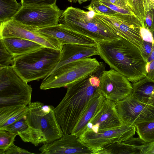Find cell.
Masks as SVG:
<instances>
[{
	"instance_id": "obj_1",
	"label": "cell",
	"mask_w": 154,
	"mask_h": 154,
	"mask_svg": "<svg viewBox=\"0 0 154 154\" xmlns=\"http://www.w3.org/2000/svg\"><path fill=\"white\" fill-rule=\"evenodd\" d=\"M96 42L101 58L130 82L134 83L147 76L146 61L140 49L128 40L121 37Z\"/></svg>"
},
{
	"instance_id": "obj_2",
	"label": "cell",
	"mask_w": 154,
	"mask_h": 154,
	"mask_svg": "<svg viewBox=\"0 0 154 154\" xmlns=\"http://www.w3.org/2000/svg\"><path fill=\"white\" fill-rule=\"evenodd\" d=\"M90 75L68 85L65 95L54 108L64 135L71 134L89 100L99 90L90 82Z\"/></svg>"
},
{
	"instance_id": "obj_3",
	"label": "cell",
	"mask_w": 154,
	"mask_h": 154,
	"mask_svg": "<svg viewBox=\"0 0 154 154\" xmlns=\"http://www.w3.org/2000/svg\"><path fill=\"white\" fill-rule=\"evenodd\" d=\"M59 24L96 42L116 40L121 37L112 26L92 10L85 11L69 7L63 11Z\"/></svg>"
},
{
	"instance_id": "obj_4",
	"label": "cell",
	"mask_w": 154,
	"mask_h": 154,
	"mask_svg": "<svg viewBox=\"0 0 154 154\" xmlns=\"http://www.w3.org/2000/svg\"><path fill=\"white\" fill-rule=\"evenodd\" d=\"M26 119L28 127L22 140L37 146L49 143L63 135L54 111V107L39 101L31 102Z\"/></svg>"
},
{
	"instance_id": "obj_5",
	"label": "cell",
	"mask_w": 154,
	"mask_h": 154,
	"mask_svg": "<svg viewBox=\"0 0 154 154\" xmlns=\"http://www.w3.org/2000/svg\"><path fill=\"white\" fill-rule=\"evenodd\" d=\"M61 51L43 47L14 57L13 66L27 82L45 78L58 63Z\"/></svg>"
},
{
	"instance_id": "obj_6",
	"label": "cell",
	"mask_w": 154,
	"mask_h": 154,
	"mask_svg": "<svg viewBox=\"0 0 154 154\" xmlns=\"http://www.w3.org/2000/svg\"><path fill=\"white\" fill-rule=\"evenodd\" d=\"M32 88L12 66L0 67V107L28 106Z\"/></svg>"
},
{
	"instance_id": "obj_7",
	"label": "cell",
	"mask_w": 154,
	"mask_h": 154,
	"mask_svg": "<svg viewBox=\"0 0 154 154\" xmlns=\"http://www.w3.org/2000/svg\"><path fill=\"white\" fill-rule=\"evenodd\" d=\"M101 62L96 58H86L67 63L44 79L41 90L66 87L68 85L96 72Z\"/></svg>"
},
{
	"instance_id": "obj_8",
	"label": "cell",
	"mask_w": 154,
	"mask_h": 154,
	"mask_svg": "<svg viewBox=\"0 0 154 154\" xmlns=\"http://www.w3.org/2000/svg\"><path fill=\"white\" fill-rule=\"evenodd\" d=\"M135 125L123 123L120 126L95 132L86 129L78 137L79 141L94 154L112 143L125 141L133 137Z\"/></svg>"
},
{
	"instance_id": "obj_9",
	"label": "cell",
	"mask_w": 154,
	"mask_h": 154,
	"mask_svg": "<svg viewBox=\"0 0 154 154\" xmlns=\"http://www.w3.org/2000/svg\"><path fill=\"white\" fill-rule=\"evenodd\" d=\"M63 11L56 5L22 6L13 19L37 29L58 24Z\"/></svg>"
},
{
	"instance_id": "obj_10",
	"label": "cell",
	"mask_w": 154,
	"mask_h": 154,
	"mask_svg": "<svg viewBox=\"0 0 154 154\" xmlns=\"http://www.w3.org/2000/svg\"><path fill=\"white\" fill-rule=\"evenodd\" d=\"M21 38L37 43L44 47L61 51L63 45L56 39L12 19L1 23L0 38Z\"/></svg>"
},
{
	"instance_id": "obj_11",
	"label": "cell",
	"mask_w": 154,
	"mask_h": 154,
	"mask_svg": "<svg viewBox=\"0 0 154 154\" xmlns=\"http://www.w3.org/2000/svg\"><path fill=\"white\" fill-rule=\"evenodd\" d=\"M99 91L105 98L116 102L128 96L132 90V84L114 69L103 71L100 76Z\"/></svg>"
},
{
	"instance_id": "obj_12",
	"label": "cell",
	"mask_w": 154,
	"mask_h": 154,
	"mask_svg": "<svg viewBox=\"0 0 154 154\" xmlns=\"http://www.w3.org/2000/svg\"><path fill=\"white\" fill-rule=\"evenodd\" d=\"M116 103L122 123L135 125L154 120V107L138 101L131 94Z\"/></svg>"
},
{
	"instance_id": "obj_13",
	"label": "cell",
	"mask_w": 154,
	"mask_h": 154,
	"mask_svg": "<svg viewBox=\"0 0 154 154\" xmlns=\"http://www.w3.org/2000/svg\"><path fill=\"white\" fill-rule=\"evenodd\" d=\"M98 14L112 26L121 37L134 45L141 52L143 51V39L141 29L144 26L142 23L131 20L132 15L120 13L115 16Z\"/></svg>"
},
{
	"instance_id": "obj_14",
	"label": "cell",
	"mask_w": 154,
	"mask_h": 154,
	"mask_svg": "<svg viewBox=\"0 0 154 154\" xmlns=\"http://www.w3.org/2000/svg\"><path fill=\"white\" fill-rule=\"evenodd\" d=\"M116 103L105 98L97 111L88 122L85 130L90 129L97 132L122 125L123 123L118 112Z\"/></svg>"
},
{
	"instance_id": "obj_15",
	"label": "cell",
	"mask_w": 154,
	"mask_h": 154,
	"mask_svg": "<svg viewBox=\"0 0 154 154\" xmlns=\"http://www.w3.org/2000/svg\"><path fill=\"white\" fill-rule=\"evenodd\" d=\"M39 150L43 154H93L79 141L78 137L72 134H63L52 142L43 144Z\"/></svg>"
},
{
	"instance_id": "obj_16",
	"label": "cell",
	"mask_w": 154,
	"mask_h": 154,
	"mask_svg": "<svg viewBox=\"0 0 154 154\" xmlns=\"http://www.w3.org/2000/svg\"><path fill=\"white\" fill-rule=\"evenodd\" d=\"M98 54L96 44L64 45H63L61 51L59 60L56 66L49 74L60 67L67 63L80 59L89 58L94 55H98Z\"/></svg>"
},
{
	"instance_id": "obj_17",
	"label": "cell",
	"mask_w": 154,
	"mask_h": 154,
	"mask_svg": "<svg viewBox=\"0 0 154 154\" xmlns=\"http://www.w3.org/2000/svg\"><path fill=\"white\" fill-rule=\"evenodd\" d=\"M37 30L56 39L63 45L66 44H96L95 41L92 38L65 28L59 24L37 29Z\"/></svg>"
},
{
	"instance_id": "obj_18",
	"label": "cell",
	"mask_w": 154,
	"mask_h": 154,
	"mask_svg": "<svg viewBox=\"0 0 154 154\" xmlns=\"http://www.w3.org/2000/svg\"><path fill=\"white\" fill-rule=\"evenodd\" d=\"M105 98L100 92L99 88L89 100L72 134L79 137L85 130L88 122L97 111Z\"/></svg>"
},
{
	"instance_id": "obj_19",
	"label": "cell",
	"mask_w": 154,
	"mask_h": 154,
	"mask_svg": "<svg viewBox=\"0 0 154 154\" xmlns=\"http://www.w3.org/2000/svg\"><path fill=\"white\" fill-rule=\"evenodd\" d=\"M145 143L139 137H132L122 142L108 145L97 154H141L142 147Z\"/></svg>"
},
{
	"instance_id": "obj_20",
	"label": "cell",
	"mask_w": 154,
	"mask_h": 154,
	"mask_svg": "<svg viewBox=\"0 0 154 154\" xmlns=\"http://www.w3.org/2000/svg\"><path fill=\"white\" fill-rule=\"evenodd\" d=\"M7 50L14 57L23 55L43 47L36 42L14 37L0 38Z\"/></svg>"
},
{
	"instance_id": "obj_21",
	"label": "cell",
	"mask_w": 154,
	"mask_h": 154,
	"mask_svg": "<svg viewBox=\"0 0 154 154\" xmlns=\"http://www.w3.org/2000/svg\"><path fill=\"white\" fill-rule=\"evenodd\" d=\"M131 95L138 101L154 107V80L147 77L132 84Z\"/></svg>"
},
{
	"instance_id": "obj_22",
	"label": "cell",
	"mask_w": 154,
	"mask_h": 154,
	"mask_svg": "<svg viewBox=\"0 0 154 154\" xmlns=\"http://www.w3.org/2000/svg\"><path fill=\"white\" fill-rule=\"evenodd\" d=\"M28 106H9L0 107V128L20 119L27 114Z\"/></svg>"
},
{
	"instance_id": "obj_23",
	"label": "cell",
	"mask_w": 154,
	"mask_h": 154,
	"mask_svg": "<svg viewBox=\"0 0 154 154\" xmlns=\"http://www.w3.org/2000/svg\"><path fill=\"white\" fill-rule=\"evenodd\" d=\"M22 7L16 0H0V21L12 20Z\"/></svg>"
},
{
	"instance_id": "obj_24",
	"label": "cell",
	"mask_w": 154,
	"mask_h": 154,
	"mask_svg": "<svg viewBox=\"0 0 154 154\" xmlns=\"http://www.w3.org/2000/svg\"><path fill=\"white\" fill-rule=\"evenodd\" d=\"M136 132L146 143L154 141V120L146 121L135 125Z\"/></svg>"
},
{
	"instance_id": "obj_25",
	"label": "cell",
	"mask_w": 154,
	"mask_h": 154,
	"mask_svg": "<svg viewBox=\"0 0 154 154\" xmlns=\"http://www.w3.org/2000/svg\"><path fill=\"white\" fill-rule=\"evenodd\" d=\"M26 115L20 119L9 125L0 128V129L6 130L16 134L22 139L25 134L28 127L26 120Z\"/></svg>"
},
{
	"instance_id": "obj_26",
	"label": "cell",
	"mask_w": 154,
	"mask_h": 154,
	"mask_svg": "<svg viewBox=\"0 0 154 154\" xmlns=\"http://www.w3.org/2000/svg\"><path fill=\"white\" fill-rule=\"evenodd\" d=\"M85 8L88 10H92L98 14L106 15L115 16L119 13L105 5L98 0H92L89 5Z\"/></svg>"
},
{
	"instance_id": "obj_27",
	"label": "cell",
	"mask_w": 154,
	"mask_h": 154,
	"mask_svg": "<svg viewBox=\"0 0 154 154\" xmlns=\"http://www.w3.org/2000/svg\"><path fill=\"white\" fill-rule=\"evenodd\" d=\"M17 135L6 130L0 129V154H4L6 149L14 143Z\"/></svg>"
},
{
	"instance_id": "obj_28",
	"label": "cell",
	"mask_w": 154,
	"mask_h": 154,
	"mask_svg": "<svg viewBox=\"0 0 154 154\" xmlns=\"http://www.w3.org/2000/svg\"><path fill=\"white\" fill-rule=\"evenodd\" d=\"M14 56L6 48L0 38V67L13 66Z\"/></svg>"
},
{
	"instance_id": "obj_29",
	"label": "cell",
	"mask_w": 154,
	"mask_h": 154,
	"mask_svg": "<svg viewBox=\"0 0 154 154\" xmlns=\"http://www.w3.org/2000/svg\"><path fill=\"white\" fill-rule=\"evenodd\" d=\"M57 0H21L22 6H51L56 5Z\"/></svg>"
},
{
	"instance_id": "obj_30",
	"label": "cell",
	"mask_w": 154,
	"mask_h": 154,
	"mask_svg": "<svg viewBox=\"0 0 154 154\" xmlns=\"http://www.w3.org/2000/svg\"><path fill=\"white\" fill-rule=\"evenodd\" d=\"M27 150L21 148L12 143L5 151L4 154H34Z\"/></svg>"
},
{
	"instance_id": "obj_31",
	"label": "cell",
	"mask_w": 154,
	"mask_h": 154,
	"mask_svg": "<svg viewBox=\"0 0 154 154\" xmlns=\"http://www.w3.org/2000/svg\"><path fill=\"white\" fill-rule=\"evenodd\" d=\"M103 4L115 11L123 14L132 15L131 11L121 8L111 3L109 0H98Z\"/></svg>"
},
{
	"instance_id": "obj_32",
	"label": "cell",
	"mask_w": 154,
	"mask_h": 154,
	"mask_svg": "<svg viewBox=\"0 0 154 154\" xmlns=\"http://www.w3.org/2000/svg\"><path fill=\"white\" fill-rule=\"evenodd\" d=\"M145 19L146 25L144 27L152 33L154 31V11L147 12Z\"/></svg>"
},
{
	"instance_id": "obj_33",
	"label": "cell",
	"mask_w": 154,
	"mask_h": 154,
	"mask_svg": "<svg viewBox=\"0 0 154 154\" xmlns=\"http://www.w3.org/2000/svg\"><path fill=\"white\" fill-rule=\"evenodd\" d=\"M153 42L143 40L144 49L141 53L146 62L152 51Z\"/></svg>"
},
{
	"instance_id": "obj_34",
	"label": "cell",
	"mask_w": 154,
	"mask_h": 154,
	"mask_svg": "<svg viewBox=\"0 0 154 154\" xmlns=\"http://www.w3.org/2000/svg\"><path fill=\"white\" fill-rule=\"evenodd\" d=\"M141 154H154V141L146 143L142 147Z\"/></svg>"
},
{
	"instance_id": "obj_35",
	"label": "cell",
	"mask_w": 154,
	"mask_h": 154,
	"mask_svg": "<svg viewBox=\"0 0 154 154\" xmlns=\"http://www.w3.org/2000/svg\"><path fill=\"white\" fill-rule=\"evenodd\" d=\"M146 70V77L154 80V60L147 63Z\"/></svg>"
},
{
	"instance_id": "obj_36",
	"label": "cell",
	"mask_w": 154,
	"mask_h": 154,
	"mask_svg": "<svg viewBox=\"0 0 154 154\" xmlns=\"http://www.w3.org/2000/svg\"><path fill=\"white\" fill-rule=\"evenodd\" d=\"M154 60V43L153 42V46L152 51L148 58L147 63L150 62Z\"/></svg>"
},
{
	"instance_id": "obj_37",
	"label": "cell",
	"mask_w": 154,
	"mask_h": 154,
	"mask_svg": "<svg viewBox=\"0 0 154 154\" xmlns=\"http://www.w3.org/2000/svg\"><path fill=\"white\" fill-rule=\"evenodd\" d=\"M90 0H68L71 3L78 2L79 4H82Z\"/></svg>"
},
{
	"instance_id": "obj_38",
	"label": "cell",
	"mask_w": 154,
	"mask_h": 154,
	"mask_svg": "<svg viewBox=\"0 0 154 154\" xmlns=\"http://www.w3.org/2000/svg\"><path fill=\"white\" fill-rule=\"evenodd\" d=\"M150 1L154 4V0H150Z\"/></svg>"
}]
</instances>
